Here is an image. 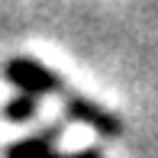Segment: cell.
Segmentation results:
<instances>
[{
	"label": "cell",
	"mask_w": 158,
	"mask_h": 158,
	"mask_svg": "<svg viewBox=\"0 0 158 158\" xmlns=\"http://www.w3.org/2000/svg\"><path fill=\"white\" fill-rule=\"evenodd\" d=\"M6 158H100L94 148L90 152H71V155H64V152H55L52 148V142H48V135H39V139H23V142H16V145H10L6 148Z\"/></svg>",
	"instance_id": "obj_1"
}]
</instances>
